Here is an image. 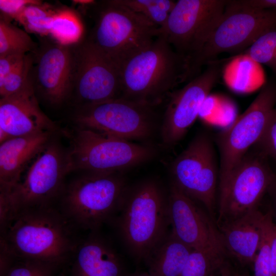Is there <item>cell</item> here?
<instances>
[{"instance_id":"16","label":"cell","mask_w":276,"mask_h":276,"mask_svg":"<svg viewBox=\"0 0 276 276\" xmlns=\"http://www.w3.org/2000/svg\"><path fill=\"white\" fill-rule=\"evenodd\" d=\"M34 57L31 76L35 93L54 106L67 101L73 94L75 44L44 43ZM34 57V56H33Z\"/></svg>"},{"instance_id":"36","label":"cell","mask_w":276,"mask_h":276,"mask_svg":"<svg viewBox=\"0 0 276 276\" xmlns=\"http://www.w3.org/2000/svg\"><path fill=\"white\" fill-rule=\"evenodd\" d=\"M271 257L272 270L273 276H276V224L273 223L271 236Z\"/></svg>"},{"instance_id":"23","label":"cell","mask_w":276,"mask_h":276,"mask_svg":"<svg viewBox=\"0 0 276 276\" xmlns=\"http://www.w3.org/2000/svg\"><path fill=\"white\" fill-rule=\"evenodd\" d=\"M225 253L214 248L193 249L181 276H212L225 264Z\"/></svg>"},{"instance_id":"31","label":"cell","mask_w":276,"mask_h":276,"mask_svg":"<svg viewBox=\"0 0 276 276\" xmlns=\"http://www.w3.org/2000/svg\"><path fill=\"white\" fill-rule=\"evenodd\" d=\"M2 276H52L54 266L38 261L15 258Z\"/></svg>"},{"instance_id":"13","label":"cell","mask_w":276,"mask_h":276,"mask_svg":"<svg viewBox=\"0 0 276 276\" xmlns=\"http://www.w3.org/2000/svg\"><path fill=\"white\" fill-rule=\"evenodd\" d=\"M227 3L225 0H178L160 33L186 61L215 28Z\"/></svg>"},{"instance_id":"4","label":"cell","mask_w":276,"mask_h":276,"mask_svg":"<svg viewBox=\"0 0 276 276\" xmlns=\"http://www.w3.org/2000/svg\"><path fill=\"white\" fill-rule=\"evenodd\" d=\"M276 28V9L260 10L227 1L224 12L199 50L186 61V81L222 53L238 54L260 36Z\"/></svg>"},{"instance_id":"1","label":"cell","mask_w":276,"mask_h":276,"mask_svg":"<svg viewBox=\"0 0 276 276\" xmlns=\"http://www.w3.org/2000/svg\"><path fill=\"white\" fill-rule=\"evenodd\" d=\"M75 228L53 205L32 208L14 216L1 232V244L14 258L55 266L74 256L80 241L74 236Z\"/></svg>"},{"instance_id":"15","label":"cell","mask_w":276,"mask_h":276,"mask_svg":"<svg viewBox=\"0 0 276 276\" xmlns=\"http://www.w3.org/2000/svg\"><path fill=\"white\" fill-rule=\"evenodd\" d=\"M73 94L77 106L120 98V71L107 56L85 39L75 44Z\"/></svg>"},{"instance_id":"11","label":"cell","mask_w":276,"mask_h":276,"mask_svg":"<svg viewBox=\"0 0 276 276\" xmlns=\"http://www.w3.org/2000/svg\"><path fill=\"white\" fill-rule=\"evenodd\" d=\"M266 157L250 150L229 177L218 185V227L257 210L275 177Z\"/></svg>"},{"instance_id":"10","label":"cell","mask_w":276,"mask_h":276,"mask_svg":"<svg viewBox=\"0 0 276 276\" xmlns=\"http://www.w3.org/2000/svg\"><path fill=\"white\" fill-rule=\"evenodd\" d=\"M154 107L121 98L77 106L74 127L126 140L148 136L156 118Z\"/></svg>"},{"instance_id":"30","label":"cell","mask_w":276,"mask_h":276,"mask_svg":"<svg viewBox=\"0 0 276 276\" xmlns=\"http://www.w3.org/2000/svg\"><path fill=\"white\" fill-rule=\"evenodd\" d=\"M274 222L267 213L261 242L252 263L255 276H273L271 257V236Z\"/></svg>"},{"instance_id":"6","label":"cell","mask_w":276,"mask_h":276,"mask_svg":"<svg viewBox=\"0 0 276 276\" xmlns=\"http://www.w3.org/2000/svg\"><path fill=\"white\" fill-rule=\"evenodd\" d=\"M125 193L118 173L84 172L65 185L60 210L75 227L97 232L119 212Z\"/></svg>"},{"instance_id":"20","label":"cell","mask_w":276,"mask_h":276,"mask_svg":"<svg viewBox=\"0 0 276 276\" xmlns=\"http://www.w3.org/2000/svg\"><path fill=\"white\" fill-rule=\"evenodd\" d=\"M267 214L258 210L218 228L225 251L240 263H253L259 250Z\"/></svg>"},{"instance_id":"35","label":"cell","mask_w":276,"mask_h":276,"mask_svg":"<svg viewBox=\"0 0 276 276\" xmlns=\"http://www.w3.org/2000/svg\"><path fill=\"white\" fill-rule=\"evenodd\" d=\"M241 3L251 8L265 10L276 9V0H240Z\"/></svg>"},{"instance_id":"12","label":"cell","mask_w":276,"mask_h":276,"mask_svg":"<svg viewBox=\"0 0 276 276\" xmlns=\"http://www.w3.org/2000/svg\"><path fill=\"white\" fill-rule=\"evenodd\" d=\"M214 143L207 133L197 134L171 166L173 183L214 213L219 165Z\"/></svg>"},{"instance_id":"21","label":"cell","mask_w":276,"mask_h":276,"mask_svg":"<svg viewBox=\"0 0 276 276\" xmlns=\"http://www.w3.org/2000/svg\"><path fill=\"white\" fill-rule=\"evenodd\" d=\"M90 233L74 254L75 276H124L116 250L97 232Z\"/></svg>"},{"instance_id":"22","label":"cell","mask_w":276,"mask_h":276,"mask_svg":"<svg viewBox=\"0 0 276 276\" xmlns=\"http://www.w3.org/2000/svg\"><path fill=\"white\" fill-rule=\"evenodd\" d=\"M193 249L171 231L146 260L148 272L153 276H181Z\"/></svg>"},{"instance_id":"39","label":"cell","mask_w":276,"mask_h":276,"mask_svg":"<svg viewBox=\"0 0 276 276\" xmlns=\"http://www.w3.org/2000/svg\"><path fill=\"white\" fill-rule=\"evenodd\" d=\"M232 276H242V275H241L238 274H233Z\"/></svg>"},{"instance_id":"34","label":"cell","mask_w":276,"mask_h":276,"mask_svg":"<svg viewBox=\"0 0 276 276\" xmlns=\"http://www.w3.org/2000/svg\"><path fill=\"white\" fill-rule=\"evenodd\" d=\"M26 55L14 53L0 56V85Z\"/></svg>"},{"instance_id":"33","label":"cell","mask_w":276,"mask_h":276,"mask_svg":"<svg viewBox=\"0 0 276 276\" xmlns=\"http://www.w3.org/2000/svg\"><path fill=\"white\" fill-rule=\"evenodd\" d=\"M40 2L36 0H0V10L6 17L15 19L26 6Z\"/></svg>"},{"instance_id":"25","label":"cell","mask_w":276,"mask_h":276,"mask_svg":"<svg viewBox=\"0 0 276 276\" xmlns=\"http://www.w3.org/2000/svg\"><path fill=\"white\" fill-rule=\"evenodd\" d=\"M35 49V42L26 31L1 16L0 56L14 53L27 54Z\"/></svg>"},{"instance_id":"40","label":"cell","mask_w":276,"mask_h":276,"mask_svg":"<svg viewBox=\"0 0 276 276\" xmlns=\"http://www.w3.org/2000/svg\"><path fill=\"white\" fill-rule=\"evenodd\" d=\"M275 215H276V200H275Z\"/></svg>"},{"instance_id":"32","label":"cell","mask_w":276,"mask_h":276,"mask_svg":"<svg viewBox=\"0 0 276 276\" xmlns=\"http://www.w3.org/2000/svg\"><path fill=\"white\" fill-rule=\"evenodd\" d=\"M255 147L266 158L276 160V104L264 134Z\"/></svg>"},{"instance_id":"3","label":"cell","mask_w":276,"mask_h":276,"mask_svg":"<svg viewBox=\"0 0 276 276\" xmlns=\"http://www.w3.org/2000/svg\"><path fill=\"white\" fill-rule=\"evenodd\" d=\"M116 220L118 232L130 253L146 261L168 234V199L156 182L146 180L126 192Z\"/></svg>"},{"instance_id":"27","label":"cell","mask_w":276,"mask_h":276,"mask_svg":"<svg viewBox=\"0 0 276 276\" xmlns=\"http://www.w3.org/2000/svg\"><path fill=\"white\" fill-rule=\"evenodd\" d=\"M57 11L42 2L30 4L21 11L15 20L27 31L48 35L51 20Z\"/></svg>"},{"instance_id":"26","label":"cell","mask_w":276,"mask_h":276,"mask_svg":"<svg viewBox=\"0 0 276 276\" xmlns=\"http://www.w3.org/2000/svg\"><path fill=\"white\" fill-rule=\"evenodd\" d=\"M121 5L142 15L160 29L166 25L176 2L172 0H117Z\"/></svg>"},{"instance_id":"8","label":"cell","mask_w":276,"mask_h":276,"mask_svg":"<svg viewBox=\"0 0 276 276\" xmlns=\"http://www.w3.org/2000/svg\"><path fill=\"white\" fill-rule=\"evenodd\" d=\"M65 134L70 139L73 171L118 173L146 162L154 155L149 146L74 127Z\"/></svg>"},{"instance_id":"14","label":"cell","mask_w":276,"mask_h":276,"mask_svg":"<svg viewBox=\"0 0 276 276\" xmlns=\"http://www.w3.org/2000/svg\"><path fill=\"white\" fill-rule=\"evenodd\" d=\"M220 63L211 62L203 72L168 95L161 132L166 146L179 142L199 116L210 91L219 79Z\"/></svg>"},{"instance_id":"37","label":"cell","mask_w":276,"mask_h":276,"mask_svg":"<svg viewBox=\"0 0 276 276\" xmlns=\"http://www.w3.org/2000/svg\"><path fill=\"white\" fill-rule=\"evenodd\" d=\"M232 275L233 273L228 266L225 264L220 270L212 276H232Z\"/></svg>"},{"instance_id":"29","label":"cell","mask_w":276,"mask_h":276,"mask_svg":"<svg viewBox=\"0 0 276 276\" xmlns=\"http://www.w3.org/2000/svg\"><path fill=\"white\" fill-rule=\"evenodd\" d=\"M33 63V56L31 53L26 54L0 85L1 98L15 94L26 86L31 79Z\"/></svg>"},{"instance_id":"24","label":"cell","mask_w":276,"mask_h":276,"mask_svg":"<svg viewBox=\"0 0 276 276\" xmlns=\"http://www.w3.org/2000/svg\"><path fill=\"white\" fill-rule=\"evenodd\" d=\"M83 31V25L74 12L68 9H59L51 20L49 34L58 43L71 45L79 42Z\"/></svg>"},{"instance_id":"38","label":"cell","mask_w":276,"mask_h":276,"mask_svg":"<svg viewBox=\"0 0 276 276\" xmlns=\"http://www.w3.org/2000/svg\"><path fill=\"white\" fill-rule=\"evenodd\" d=\"M131 276H153V275H151L150 273H149L148 272L139 273H137V274H135L132 275Z\"/></svg>"},{"instance_id":"5","label":"cell","mask_w":276,"mask_h":276,"mask_svg":"<svg viewBox=\"0 0 276 276\" xmlns=\"http://www.w3.org/2000/svg\"><path fill=\"white\" fill-rule=\"evenodd\" d=\"M97 4L95 25L86 40L120 71L128 60L152 44L160 34V28L117 0Z\"/></svg>"},{"instance_id":"28","label":"cell","mask_w":276,"mask_h":276,"mask_svg":"<svg viewBox=\"0 0 276 276\" xmlns=\"http://www.w3.org/2000/svg\"><path fill=\"white\" fill-rule=\"evenodd\" d=\"M242 55L255 62L266 65L276 74V28L260 36Z\"/></svg>"},{"instance_id":"9","label":"cell","mask_w":276,"mask_h":276,"mask_svg":"<svg viewBox=\"0 0 276 276\" xmlns=\"http://www.w3.org/2000/svg\"><path fill=\"white\" fill-rule=\"evenodd\" d=\"M276 104V84H264L246 110L216 136L219 183L224 182L262 137Z\"/></svg>"},{"instance_id":"7","label":"cell","mask_w":276,"mask_h":276,"mask_svg":"<svg viewBox=\"0 0 276 276\" xmlns=\"http://www.w3.org/2000/svg\"><path fill=\"white\" fill-rule=\"evenodd\" d=\"M58 133L31 163L23 179L11 188L2 187L8 193L12 219L21 211L52 205L59 198L73 167L69 148L59 141Z\"/></svg>"},{"instance_id":"18","label":"cell","mask_w":276,"mask_h":276,"mask_svg":"<svg viewBox=\"0 0 276 276\" xmlns=\"http://www.w3.org/2000/svg\"><path fill=\"white\" fill-rule=\"evenodd\" d=\"M45 131L59 130L39 107L31 76L20 91L0 99V143Z\"/></svg>"},{"instance_id":"2","label":"cell","mask_w":276,"mask_h":276,"mask_svg":"<svg viewBox=\"0 0 276 276\" xmlns=\"http://www.w3.org/2000/svg\"><path fill=\"white\" fill-rule=\"evenodd\" d=\"M185 59L162 33L120 70V98L155 107L185 82Z\"/></svg>"},{"instance_id":"19","label":"cell","mask_w":276,"mask_h":276,"mask_svg":"<svg viewBox=\"0 0 276 276\" xmlns=\"http://www.w3.org/2000/svg\"><path fill=\"white\" fill-rule=\"evenodd\" d=\"M59 132L45 131L8 139L0 145V187L11 188L50 141Z\"/></svg>"},{"instance_id":"17","label":"cell","mask_w":276,"mask_h":276,"mask_svg":"<svg viewBox=\"0 0 276 276\" xmlns=\"http://www.w3.org/2000/svg\"><path fill=\"white\" fill-rule=\"evenodd\" d=\"M168 199L171 232L192 249L214 248L226 252L221 234L196 201L172 183Z\"/></svg>"}]
</instances>
